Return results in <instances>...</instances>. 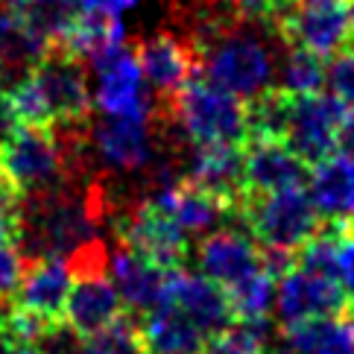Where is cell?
Returning a JSON list of instances; mask_svg holds the SVG:
<instances>
[{
  "mask_svg": "<svg viewBox=\"0 0 354 354\" xmlns=\"http://www.w3.org/2000/svg\"><path fill=\"white\" fill-rule=\"evenodd\" d=\"M173 120L196 147L205 144H243L249 138L246 100L223 91L208 80H187L167 97Z\"/></svg>",
  "mask_w": 354,
  "mask_h": 354,
  "instance_id": "obj_1",
  "label": "cell"
},
{
  "mask_svg": "<svg viewBox=\"0 0 354 354\" xmlns=\"http://www.w3.org/2000/svg\"><path fill=\"white\" fill-rule=\"evenodd\" d=\"M237 217L243 220L246 232L263 249L293 252L308 243L310 234L319 229V208L308 187H290V191L243 196L237 205Z\"/></svg>",
  "mask_w": 354,
  "mask_h": 354,
  "instance_id": "obj_2",
  "label": "cell"
},
{
  "mask_svg": "<svg viewBox=\"0 0 354 354\" xmlns=\"http://www.w3.org/2000/svg\"><path fill=\"white\" fill-rule=\"evenodd\" d=\"M199 68L205 71V80L223 91L240 100H249L270 88L272 59L261 41L240 32H211L196 41Z\"/></svg>",
  "mask_w": 354,
  "mask_h": 354,
  "instance_id": "obj_3",
  "label": "cell"
},
{
  "mask_svg": "<svg viewBox=\"0 0 354 354\" xmlns=\"http://www.w3.org/2000/svg\"><path fill=\"white\" fill-rule=\"evenodd\" d=\"M270 30L287 47L339 56L351 47V0H287Z\"/></svg>",
  "mask_w": 354,
  "mask_h": 354,
  "instance_id": "obj_4",
  "label": "cell"
},
{
  "mask_svg": "<svg viewBox=\"0 0 354 354\" xmlns=\"http://www.w3.org/2000/svg\"><path fill=\"white\" fill-rule=\"evenodd\" d=\"M0 173L24 196H50L62 191L59 185L65 176V158L53 129L21 126L9 147L0 153Z\"/></svg>",
  "mask_w": 354,
  "mask_h": 354,
  "instance_id": "obj_5",
  "label": "cell"
},
{
  "mask_svg": "<svg viewBox=\"0 0 354 354\" xmlns=\"http://www.w3.org/2000/svg\"><path fill=\"white\" fill-rule=\"evenodd\" d=\"M73 287V272L68 255H39L24 263L21 284L9 305L41 322L50 334L68 328V299Z\"/></svg>",
  "mask_w": 354,
  "mask_h": 354,
  "instance_id": "obj_6",
  "label": "cell"
},
{
  "mask_svg": "<svg viewBox=\"0 0 354 354\" xmlns=\"http://www.w3.org/2000/svg\"><path fill=\"white\" fill-rule=\"evenodd\" d=\"M27 73L35 80L44 97L53 129H68V132L82 129L94 109L91 88H88L85 71H82V59L50 50Z\"/></svg>",
  "mask_w": 354,
  "mask_h": 354,
  "instance_id": "obj_7",
  "label": "cell"
},
{
  "mask_svg": "<svg viewBox=\"0 0 354 354\" xmlns=\"http://www.w3.org/2000/svg\"><path fill=\"white\" fill-rule=\"evenodd\" d=\"M118 234L126 249L149 258L167 272L185 270L187 255H191V243H187L182 225L156 199H147L141 205L123 211L118 217Z\"/></svg>",
  "mask_w": 354,
  "mask_h": 354,
  "instance_id": "obj_8",
  "label": "cell"
},
{
  "mask_svg": "<svg viewBox=\"0 0 354 354\" xmlns=\"http://www.w3.org/2000/svg\"><path fill=\"white\" fill-rule=\"evenodd\" d=\"M278 313L287 322L354 316V290L319 272L293 267L278 278Z\"/></svg>",
  "mask_w": 354,
  "mask_h": 354,
  "instance_id": "obj_9",
  "label": "cell"
},
{
  "mask_svg": "<svg viewBox=\"0 0 354 354\" xmlns=\"http://www.w3.org/2000/svg\"><path fill=\"white\" fill-rule=\"evenodd\" d=\"M305 182H310V167L284 141L261 135H249L243 141V196L305 187Z\"/></svg>",
  "mask_w": 354,
  "mask_h": 354,
  "instance_id": "obj_10",
  "label": "cell"
},
{
  "mask_svg": "<svg viewBox=\"0 0 354 354\" xmlns=\"http://www.w3.org/2000/svg\"><path fill=\"white\" fill-rule=\"evenodd\" d=\"M100 77L97 85V106L111 118H132L147 115L144 97V71L129 47H109L91 59Z\"/></svg>",
  "mask_w": 354,
  "mask_h": 354,
  "instance_id": "obj_11",
  "label": "cell"
},
{
  "mask_svg": "<svg viewBox=\"0 0 354 354\" xmlns=\"http://www.w3.org/2000/svg\"><path fill=\"white\" fill-rule=\"evenodd\" d=\"M164 301L179 308L194 325H199L208 337L234 325L232 301L225 287L211 281L208 275H194L187 270H173L164 287Z\"/></svg>",
  "mask_w": 354,
  "mask_h": 354,
  "instance_id": "obj_12",
  "label": "cell"
},
{
  "mask_svg": "<svg viewBox=\"0 0 354 354\" xmlns=\"http://www.w3.org/2000/svg\"><path fill=\"white\" fill-rule=\"evenodd\" d=\"M196 261L202 275H208L220 287H232L267 267L263 246L252 234L237 229H220L208 234L196 249Z\"/></svg>",
  "mask_w": 354,
  "mask_h": 354,
  "instance_id": "obj_13",
  "label": "cell"
},
{
  "mask_svg": "<svg viewBox=\"0 0 354 354\" xmlns=\"http://www.w3.org/2000/svg\"><path fill=\"white\" fill-rule=\"evenodd\" d=\"M296 267L354 290V217L322 220L308 243L296 249Z\"/></svg>",
  "mask_w": 354,
  "mask_h": 354,
  "instance_id": "obj_14",
  "label": "cell"
},
{
  "mask_svg": "<svg viewBox=\"0 0 354 354\" xmlns=\"http://www.w3.org/2000/svg\"><path fill=\"white\" fill-rule=\"evenodd\" d=\"M132 53L144 71V80H149L158 94H167V97L176 88H182L187 80H194L199 71L196 50L173 32L149 35V39L138 41L132 47Z\"/></svg>",
  "mask_w": 354,
  "mask_h": 354,
  "instance_id": "obj_15",
  "label": "cell"
},
{
  "mask_svg": "<svg viewBox=\"0 0 354 354\" xmlns=\"http://www.w3.org/2000/svg\"><path fill=\"white\" fill-rule=\"evenodd\" d=\"M120 313H123V299L109 272L73 275V287L68 299V328L77 334V339L106 328Z\"/></svg>",
  "mask_w": 354,
  "mask_h": 354,
  "instance_id": "obj_16",
  "label": "cell"
},
{
  "mask_svg": "<svg viewBox=\"0 0 354 354\" xmlns=\"http://www.w3.org/2000/svg\"><path fill=\"white\" fill-rule=\"evenodd\" d=\"M156 202L182 225V232H187V234L211 232L214 225H220L225 217H232V214L237 217V205L229 196L214 194L191 179L167 185L156 196Z\"/></svg>",
  "mask_w": 354,
  "mask_h": 354,
  "instance_id": "obj_17",
  "label": "cell"
},
{
  "mask_svg": "<svg viewBox=\"0 0 354 354\" xmlns=\"http://www.w3.org/2000/svg\"><path fill=\"white\" fill-rule=\"evenodd\" d=\"M111 281H115L118 293L123 299V308L144 316L164 301V287H167V270H161L158 263L149 258L138 255V252L120 246L111 255Z\"/></svg>",
  "mask_w": 354,
  "mask_h": 354,
  "instance_id": "obj_18",
  "label": "cell"
},
{
  "mask_svg": "<svg viewBox=\"0 0 354 354\" xmlns=\"http://www.w3.org/2000/svg\"><path fill=\"white\" fill-rule=\"evenodd\" d=\"M138 319H141L144 354H202L211 339L170 301H161L158 308L138 316Z\"/></svg>",
  "mask_w": 354,
  "mask_h": 354,
  "instance_id": "obj_19",
  "label": "cell"
},
{
  "mask_svg": "<svg viewBox=\"0 0 354 354\" xmlns=\"http://www.w3.org/2000/svg\"><path fill=\"white\" fill-rule=\"evenodd\" d=\"M187 179L240 205L243 196V144H205L191 156Z\"/></svg>",
  "mask_w": 354,
  "mask_h": 354,
  "instance_id": "obj_20",
  "label": "cell"
},
{
  "mask_svg": "<svg viewBox=\"0 0 354 354\" xmlns=\"http://www.w3.org/2000/svg\"><path fill=\"white\" fill-rule=\"evenodd\" d=\"M97 147L100 156L109 164L123 170L144 167L149 158V123L147 115L132 118H106L97 126Z\"/></svg>",
  "mask_w": 354,
  "mask_h": 354,
  "instance_id": "obj_21",
  "label": "cell"
},
{
  "mask_svg": "<svg viewBox=\"0 0 354 354\" xmlns=\"http://www.w3.org/2000/svg\"><path fill=\"white\" fill-rule=\"evenodd\" d=\"M310 196L331 217H354V153H334L310 170Z\"/></svg>",
  "mask_w": 354,
  "mask_h": 354,
  "instance_id": "obj_22",
  "label": "cell"
},
{
  "mask_svg": "<svg viewBox=\"0 0 354 354\" xmlns=\"http://www.w3.org/2000/svg\"><path fill=\"white\" fill-rule=\"evenodd\" d=\"M281 334L299 354H354V316L287 322Z\"/></svg>",
  "mask_w": 354,
  "mask_h": 354,
  "instance_id": "obj_23",
  "label": "cell"
},
{
  "mask_svg": "<svg viewBox=\"0 0 354 354\" xmlns=\"http://www.w3.org/2000/svg\"><path fill=\"white\" fill-rule=\"evenodd\" d=\"M225 293H229V301H232L234 325L267 328V316L275 299V275L267 267L243 278V281L225 287Z\"/></svg>",
  "mask_w": 354,
  "mask_h": 354,
  "instance_id": "obj_24",
  "label": "cell"
},
{
  "mask_svg": "<svg viewBox=\"0 0 354 354\" xmlns=\"http://www.w3.org/2000/svg\"><path fill=\"white\" fill-rule=\"evenodd\" d=\"M80 354H144L141 348V319L123 310L115 322L80 339Z\"/></svg>",
  "mask_w": 354,
  "mask_h": 354,
  "instance_id": "obj_25",
  "label": "cell"
},
{
  "mask_svg": "<svg viewBox=\"0 0 354 354\" xmlns=\"http://www.w3.org/2000/svg\"><path fill=\"white\" fill-rule=\"evenodd\" d=\"M82 0H32V6L24 12V18L41 35L50 53V47L71 30V24L82 15Z\"/></svg>",
  "mask_w": 354,
  "mask_h": 354,
  "instance_id": "obj_26",
  "label": "cell"
},
{
  "mask_svg": "<svg viewBox=\"0 0 354 354\" xmlns=\"http://www.w3.org/2000/svg\"><path fill=\"white\" fill-rule=\"evenodd\" d=\"M328 82V68L325 59L310 53V50H296L290 47L287 62H284V85L293 94H322Z\"/></svg>",
  "mask_w": 354,
  "mask_h": 354,
  "instance_id": "obj_27",
  "label": "cell"
},
{
  "mask_svg": "<svg viewBox=\"0 0 354 354\" xmlns=\"http://www.w3.org/2000/svg\"><path fill=\"white\" fill-rule=\"evenodd\" d=\"M202 354H267L263 328L232 325V328H225V331L214 334Z\"/></svg>",
  "mask_w": 354,
  "mask_h": 354,
  "instance_id": "obj_28",
  "label": "cell"
},
{
  "mask_svg": "<svg viewBox=\"0 0 354 354\" xmlns=\"http://www.w3.org/2000/svg\"><path fill=\"white\" fill-rule=\"evenodd\" d=\"M24 199L27 196L0 173V237H6L18 246L24 240V214H27V202Z\"/></svg>",
  "mask_w": 354,
  "mask_h": 354,
  "instance_id": "obj_29",
  "label": "cell"
},
{
  "mask_svg": "<svg viewBox=\"0 0 354 354\" xmlns=\"http://www.w3.org/2000/svg\"><path fill=\"white\" fill-rule=\"evenodd\" d=\"M24 263H27V258H21V246L0 237V310L9 308L12 296H15L24 275Z\"/></svg>",
  "mask_w": 354,
  "mask_h": 354,
  "instance_id": "obj_30",
  "label": "cell"
},
{
  "mask_svg": "<svg viewBox=\"0 0 354 354\" xmlns=\"http://www.w3.org/2000/svg\"><path fill=\"white\" fill-rule=\"evenodd\" d=\"M328 85L346 106H354V47L334 56L331 68H328Z\"/></svg>",
  "mask_w": 354,
  "mask_h": 354,
  "instance_id": "obj_31",
  "label": "cell"
},
{
  "mask_svg": "<svg viewBox=\"0 0 354 354\" xmlns=\"http://www.w3.org/2000/svg\"><path fill=\"white\" fill-rule=\"evenodd\" d=\"M240 21H258L263 27H272L275 18L284 12L287 0H229Z\"/></svg>",
  "mask_w": 354,
  "mask_h": 354,
  "instance_id": "obj_32",
  "label": "cell"
},
{
  "mask_svg": "<svg viewBox=\"0 0 354 354\" xmlns=\"http://www.w3.org/2000/svg\"><path fill=\"white\" fill-rule=\"evenodd\" d=\"M21 129V120L12 109V100H9V91L3 88V80H0V153L9 147V141L15 138V132Z\"/></svg>",
  "mask_w": 354,
  "mask_h": 354,
  "instance_id": "obj_33",
  "label": "cell"
},
{
  "mask_svg": "<svg viewBox=\"0 0 354 354\" xmlns=\"http://www.w3.org/2000/svg\"><path fill=\"white\" fill-rule=\"evenodd\" d=\"M138 0H82L85 9L91 12H103V15H111V18H120L126 9H132Z\"/></svg>",
  "mask_w": 354,
  "mask_h": 354,
  "instance_id": "obj_34",
  "label": "cell"
},
{
  "mask_svg": "<svg viewBox=\"0 0 354 354\" xmlns=\"http://www.w3.org/2000/svg\"><path fill=\"white\" fill-rule=\"evenodd\" d=\"M32 6V0H3V9H9V12H18V15H24Z\"/></svg>",
  "mask_w": 354,
  "mask_h": 354,
  "instance_id": "obj_35",
  "label": "cell"
},
{
  "mask_svg": "<svg viewBox=\"0 0 354 354\" xmlns=\"http://www.w3.org/2000/svg\"><path fill=\"white\" fill-rule=\"evenodd\" d=\"M351 44H354V0H351Z\"/></svg>",
  "mask_w": 354,
  "mask_h": 354,
  "instance_id": "obj_36",
  "label": "cell"
},
{
  "mask_svg": "<svg viewBox=\"0 0 354 354\" xmlns=\"http://www.w3.org/2000/svg\"><path fill=\"white\" fill-rule=\"evenodd\" d=\"M275 354H299V351H296V348H290V346H287L284 351H275Z\"/></svg>",
  "mask_w": 354,
  "mask_h": 354,
  "instance_id": "obj_37",
  "label": "cell"
}]
</instances>
